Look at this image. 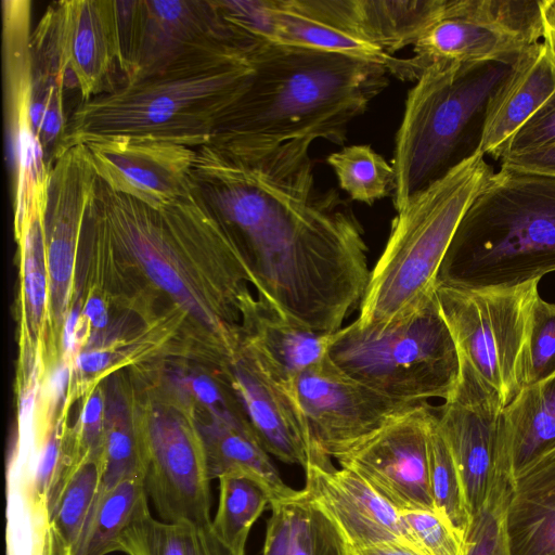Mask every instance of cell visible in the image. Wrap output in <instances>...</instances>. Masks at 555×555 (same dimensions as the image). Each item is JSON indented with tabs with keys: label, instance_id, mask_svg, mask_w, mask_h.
<instances>
[{
	"label": "cell",
	"instance_id": "obj_28",
	"mask_svg": "<svg viewBox=\"0 0 555 555\" xmlns=\"http://www.w3.org/2000/svg\"><path fill=\"white\" fill-rule=\"evenodd\" d=\"M31 1H2L4 117L9 141L29 128L31 101Z\"/></svg>",
	"mask_w": 555,
	"mask_h": 555
},
{
	"label": "cell",
	"instance_id": "obj_9",
	"mask_svg": "<svg viewBox=\"0 0 555 555\" xmlns=\"http://www.w3.org/2000/svg\"><path fill=\"white\" fill-rule=\"evenodd\" d=\"M538 284L498 289L436 284L437 300L460 360L452 398L503 411L520 392L532 309L540 296Z\"/></svg>",
	"mask_w": 555,
	"mask_h": 555
},
{
	"label": "cell",
	"instance_id": "obj_42",
	"mask_svg": "<svg viewBox=\"0 0 555 555\" xmlns=\"http://www.w3.org/2000/svg\"><path fill=\"white\" fill-rule=\"evenodd\" d=\"M105 418V390L96 385L87 395L78 421L72 428L80 462L101 460Z\"/></svg>",
	"mask_w": 555,
	"mask_h": 555
},
{
	"label": "cell",
	"instance_id": "obj_19",
	"mask_svg": "<svg viewBox=\"0 0 555 555\" xmlns=\"http://www.w3.org/2000/svg\"><path fill=\"white\" fill-rule=\"evenodd\" d=\"M144 37L138 69L131 81L199 50L233 47L249 51L222 18L212 0H144Z\"/></svg>",
	"mask_w": 555,
	"mask_h": 555
},
{
	"label": "cell",
	"instance_id": "obj_8",
	"mask_svg": "<svg viewBox=\"0 0 555 555\" xmlns=\"http://www.w3.org/2000/svg\"><path fill=\"white\" fill-rule=\"evenodd\" d=\"M435 288L390 322L361 326L353 321L340 327L331 335L328 359L349 377L392 399H449L459 383L460 360Z\"/></svg>",
	"mask_w": 555,
	"mask_h": 555
},
{
	"label": "cell",
	"instance_id": "obj_27",
	"mask_svg": "<svg viewBox=\"0 0 555 555\" xmlns=\"http://www.w3.org/2000/svg\"><path fill=\"white\" fill-rule=\"evenodd\" d=\"M502 420L514 476L555 449V376L524 387Z\"/></svg>",
	"mask_w": 555,
	"mask_h": 555
},
{
	"label": "cell",
	"instance_id": "obj_39",
	"mask_svg": "<svg viewBox=\"0 0 555 555\" xmlns=\"http://www.w3.org/2000/svg\"><path fill=\"white\" fill-rule=\"evenodd\" d=\"M405 539L424 555H465L464 535L439 512L400 513Z\"/></svg>",
	"mask_w": 555,
	"mask_h": 555
},
{
	"label": "cell",
	"instance_id": "obj_31",
	"mask_svg": "<svg viewBox=\"0 0 555 555\" xmlns=\"http://www.w3.org/2000/svg\"><path fill=\"white\" fill-rule=\"evenodd\" d=\"M113 552L127 555H245L233 550L210 522L155 519L149 507L116 540Z\"/></svg>",
	"mask_w": 555,
	"mask_h": 555
},
{
	"label": "cell",
	"instance_id": "obj_33",
	"mask_svg": "<svg viewBox=\"0 0 555 555\" xmlns=\"http://www.w3.org/2000/svg\"><path fill=\"white\" fill-rule=\"evenodd\" d=\"M219 502L212 526L233 550L245 553L253 524L274 501L268 482L247 470H233L219 478Z\"/></svg>",
	"mask_w": 555,
	"mask_h": 555
},
{
	"label": "cell",
	"instance_id": "obj_15",
	"mask_svg": "<svg viewBox=\"0 0 555 555\" xmlns=\"http://www.w3.org/2000/svg\"><path fill=\"white\" fill-rule=\"evenodd\" d=\"M99 180L154 209L176 203L194 186L196 149L140 135H106L83 143Z\"/></svg>",
	"mask_w": 555,
	"mask_h": 555
},
{
	"label": "cell",
	"instance_id": "obj_11",
	"mask_svg": "<svg viewBox=\"0 0 555 555\" xmlns=\"http://www.w3.org/2000/svg\"><path fill=\"white\" fill-rule=\"evenodd\" d=\"M147 498L165 521L210 522V481L193 411L176 400L141 409Z\"/></svg>",
	"mask_w": 555,
	"mask_h": 555
},
{
	"label": "cell",
	"instance_id": "obj_44",
	"mask_svg": "<svg viewBox=\"0 0 555 555\" xmlns=\"http://www.w3.org/2000/svg\"><path fill=\"white\" fill-rule=\"evenodd\" d=\"M555 146V92L509 138L501 157ZM499 159V160H500Z\"/></svg>",
	"mask_w": 555,
	"mask_h": 555
},
{
	"label": "cell",
	"instance_id": "obj_47",
	"mask_svg": "<svg viewBox=\"0 0 555 555\" xmlns=\"http://www.w3.org/2000/svg\"><path fill=\"white\" fill-rule=\"evenodd\" d=\"M81 314L89 326V339L93 340L105 335L109 330V308L104 291H96L94 286L82 300Z\"/></svg>",
	"mask_w": 555,
	"mask_h": 555
},
{
	"label": "cell",
	"instance_id": "obj_10",
	"mask_svg": "<svg viewBox=\"0 0 555 555\" xmlns=\"http://www.w3.org/2000/svg\"><path fill=\"white\" fill-rule=\"evenodd\" d=\"M539 0H447L442 15L413 46L396 57L389 74L416 81L436 63H515L542 39Z\"/></svg>",
	"mask_w": 555,
	"mask_h": 555
},
{
	"label": "cell",
	"instance_id": "obj_20",
	"mask_svg": "<svg viewBox=\"0 0 555 555\" xmlns=\"http://www.w3.org/2000/svg\"><path fill=\"white\" fill-rule=\"evenodd\" d=\"M269 43L339 53L388 73L396 60L363 36L356 0H270Z\"/></svg>",
	"mask_w": 555,
	"mask_h": 555
},
{
	"label": "cell",
	"instance_id": "obj_35",
	"mask_svg": "<svg viewBox=\"0 0 555 555\" xmlns=\"http://www.w3.org/2000/svg\"><path fill=\"white\" fill-rule=\"evenodd\" d=\"M428 477L435 509L463 535L472 524L463 483L433 408L427 434Z\"/></svg>",
	"mask_w": 555,
	"mask_h": 555
},
{
	"label": "cell",
	"instance_id": "obj_17",
	"mask_svg": "<svg viewBox=\"0 0 555 555\" xmlns=\"http://www.w3.org/2000/svg\"><path fill=\"white\" fill-rule=\"evenodd\" d=\"M305 490L328 515L348 548L405 540L400 512L354 472L335 468L331 457L309 451Z\"/></svg>",
	"mask_w": 555,
	"mask_h": 555
},
{
	"label": "cell",
	"instance_id": "obj_6",
	"mask_svg": "<svg viewBox=\"0 0 555 555\" xmlns=\"http://www.w3.org/2000/svg\"><path fill=\"white\" fill-rule=\"evenodd\" d=\"M515 63H436L421 74L408 92L396 134V211L481 153L489 106Z\"/></svg>",
	"mask_w": 555,
	"mask_h": 555
},
{
	"label": "cell",
	"instance_id": "obj_3",
	"mask_svg": "<svg viewBox=\"0 0 555 555\" xmlns=\"http://www.w3.org/2000/svg\"><path fill=\"white\" fill-rule=\"evenodd\" d=\"M248 59L250 79L209 141L231 153L305 138L343 144L389 82L385 66L327 51L262 43Z\"/></svg>",
	"mask_w": 555,
	"mask_h": 555
},
{
	"label": "cell",
	"instance_id": "obj_23",
	"mask_svg": "<svg viewBox=\"0 0 555 555\" xmlns=\"http://www.w3.org/2000/svg\"><path fill=\"white\" fill-rule=\"evenodd\" d=\"M30 56V120L49 162L67 126L65 91L77 88L66 59L61 1L47 9L31 31Z\"/></svg>",
	"mask_w": 555,
	"mask_h": 555
},
{
	"label": "cell",
	"instance_id": "obj_41",
	"mask_svg": "<svg viewBox=\"0 0 555 555\" xmlns=\"http://www.w3.org/2000/svg\"><path fill=\"white\" fill-rule=\"evenodd\" d=\"M113 2L117 63L122 83H126L133 79L139 65L145 29V3L144 0Z\"/></svg>",
	"mask_w": 555,
	"mask_h": 555
},
{
	"label": "cell",
	"instance_id": "obj_22",
	"mask_svg": "<svg viewBox=\"0 0 555 555\" xmlns=\"http://www.w3.org/2000/svg\"><path fill=\"white\" fill-rule=\"evenodd\" d=\"M47 189V188H46ZM46 189L40 192L15 237L20 258V345L18 373L29 372L39 358L47 367L59 358L52 341L50 284L43 228Z\"/></svg>",
	"mask_w": 555,
	"mask_h": 555
},
{
	"label": "cell",
	"instance_id": "obj_14",
	"mask_svg": "<svg viewBox=\"0 0 555 555\" xmlns=\"http://www.w3.org/2000/svg\"><path fill=\"white\" fill-rule=\"evenodd\" d=\"M433 406L421 403L334 459L362 477L398 512L435 509L427 434Z\"/></svg>",
	"mask_w": 555,
	"mask_h": 555
},
{
	"label": "cell",
	"instance_id": "obj_40",
	"mask_svg": "<svg viewBox=\"0 0 555 555\" xmlns=\"http://www.w3.org/2000/svg\"><path fill=\"white\" fill-rule=\"evenodd\" d=\"M555 376V304L537 298L525 356L524 387Z\"/></svg>",
	"mask_w": 555,
	"mask_h": 555
},
{
	"label": "cell",
	"instance_id": "obj_50",
	"mask_svg": "<svg viewBox=\"0 0 555 555\" xmlns=\"http://www.w3.org/2000/svg\"><path fill=\"white\" fill-rule=\"evenodd\" d=\"M542 15V43L555 65V0H540Z\"/></svg>",
	"mask_w": 555,
	"mask_h": 555
},
{
	"label": "cell",
	"instance_id": "obj_43",
	"mask_svg": "<svg viewBox=\"0 0 555 555\" xmlns=\"http://www.w3.org/2000/svg\"><path fill=\"white\" fill-rule=\"evenodd\" d=\"M505 503L506 499L491 504L472 518L465 537V555H507L503 522Z\"/></svg>",
	"mask_w": 555,
	"mask_h": 555
},
{
	"label": "cell",
	"instance_id": "obj_34",
	"mask_svg": "<svg viewBox=\"0 0 555 555\" xmlns=\"http://www.w3.org/2000/svg\"><path fill=\"white\" fill-rule=\"evenodd\" d=\"M144 480L127 479L101 490L75 555H106L133 518L149 507Z\"/></svg>",
	"mask_w": 555,
	"mask_h": 555
},
{
	"label": "cell",
	"instance_id": "obj_1",
	"mask_svg": "<svg viewBox=\"0 0 555 555\" xmlns=\"http://www.w3.org/2000/svg\"><path fill=\"white\" fill-rule=\"evenodd\" d=\"M313 141L240 153L202 145L192 182L228 230L257 295L332 334L360 306L371 270L351 208L335 190L315 189Z\"/></svg>",
	"mask_w": 555,
	"mask_h": 555
},
{
	"label": "cell",
	"instance_id": "obj_30",
	"mask_svg": "<svg viewBox=\"0 0 555 555\" xmlns=\"http://www.w3.org/2000/svg\"><path fill=\"white\" fill-rule=\"evenodd\" d=\"M145 462L141 408L118 382L111 383L105 390L101 490L127 479L144 480Z\"/></svg>",
	"mask_w": 555,
	"mask_h": 555
},
{
	"label": "cell",
	"instance_id": "obj_5",
	"mask_svg": "<svg viewBox=\"0 0 555 555\" xmlns=\"http://www.w3.org/2000/svg\"><path fill=\"white\" fill-rule=\"evenodd\" d=\"M555 271V177L501 167L464 212L436 284L520 286Z\"/></svg>",
	"mask_w": 555,
	"mask_h": 555
},
{
	"label": "cell",
	"instance_id": "obj_45",
	"mask_svg": "<svg viewBox=\"0 0 555 555\" xmlns=\"http://www.w3.org/2000/svg\"><path fill=\"white\" fill-rule=\"evenodd\" d=\"M7 555H74L51 521L39 527L7 532Z\"/></svg>",
	"mask_w": 555,
	"mask_h": 555
},
{
	"label": "cell",
	"instance_id": "obj_12",
	"mask_svg": "<svg viewBox=\"0 0 555 555\" xmlns=\"http://www.w3.org/2000/svg\"><path fill=\"white\" fill-rule=\"evenodd\" d=\"M288 392L306 426L308 452L330 457L421 404L392 399L365 386L340 371L328 357L299 373Z\"/></svg>",
	"mask_w": 555,
	"mask_h": 555
},
{
	"label": "cell",
	"instance_id": "obj_49",
	"mask_svg": "<svg viewBox=\"0 0 555 555\" xmlns=\"http://www.w3.org/2000/svg\"><path fill=\"white\" fill-rule=\"evenodd\" d=\"M348 555H424L405 540L383 542L362 548H348Z\"/></svg>",
	"mask_w": 555,
	"mask_h": 555
},
{
	"label": "cell",
	"instance_id": "obj_7",
	"mask_svg": "<svg viewBox=\"0 0 555 555\" xmlns=\"http://www.w3.org/2000/svg\"><path fill=\"white\" fill-rule=\"evenodd\" d=\"M492 173L485 155L478 153L397 211L385 248L371 270L354 320L359 325L390 322L435 288L455 230Z\"/></svg>",
	"mask_w": 555,
	"mask_h": 555
},
{
	"label": "cell",
	"instance_id": "obj_21",
	"mask_svg": "<svg viewBox=\"0 0 555 555\" xmlns=\"http://www.w3.org/2000/svg\"><path fill=\"white\" fill-rule=\"evenodd\" d=\"M243 341L271 378L288 390L294 378L327 357L331 335L300 324L248 292L241 305Z\"/></svg>",
	"mask_w": 555,
	"mask_h": 555
},
{
	"label": "cell",
	"instance_id": "obj_24",
	"mask_svg": "<svg viewBox=\"0 0 555 555\" xmlns=\"http://www.w3.org/2000/svg\"><path fill=\"white\" fill-rule=\"evenodd\" d=\"M65 52L81 102L114 87L118 68L113 0L61 1Z\"/></svg>",
	"mask_w": 555,
	"mask_h": 555
},
{
	"label": "cell",
	"instance_id": "obj_46",
	"mask_svg": "<svg viewBox=\"0 0 555 555\" xmlns=\"http://www.w3.org/2000/svg\"><path fill=\"white\" fill-rule=\"evenodd\" d=\"M270 508L263 555H291V521L285 499L272 502Z\"/></svg>",
	"mask_w": 555,
	"mask_h": 555
},
{
	"label": "cell",
	"instance_id": "obj_48",
	"mask_svg": "<svg viewBox=\"0 0 555 555\" xmlns=\"http://www.w3.org/2000/svg\"><path fill=\"white\" fill-rule=\"evenodd\" d=\"M501 167L555 177V146L500 159Z\"/></svg>",
	"mask_w": 555,
	"mask_h": 555
},
{
	"label": "cell",
	"instance_id": "obj_32",
	"mask_svg": "<svg viewBox=\"0 0 555 555\" xmlns=\"http://www.w3.org/2000/svg\"><path fill=\"white\" fill-rule=\"evenodd\" d=\"M447 0H356L363 36L385 53L414 46L442 15Z\"/></svg>",
	"mask_w": 555,
	"mask_h": 555
},
{
	"label": "cell",
	"instance_id": "obj_18",
	"mask_svg": "<svg viewBox=\"0 0 555 555\" xmlns=\"http://www.w3.org/2000/svg\"><path fill=\"white\" fill-rule=\"evenodd\" d=\"M223 374L262 449L282 462L304 468L308 435L288 390L267 374L244 341Z\"/></svg>",
	"mask_w": 555,
	"mask_h": 555
},
{
	"label": "cell",
	"instance_id": "obj_29",
	"mask_svg": "<svg viewBox=\"0 0 555 555\" xmlns=\"http://www.w3.org/2000/svg\"><path fill=\"white\" fill-rule=\"evenodd\" d=\"M193 418L204 446L211 480L229 472L247 470L268 482L274 494L273 502L288 499L297 492L282 480L250 428L207 416L193 414Z\"/></svg>",
	"mask_w": 555,
	"mask_h": 555
},
{
	"label": "cell",
	"instance_id": "obj_26",
	"mask_svg": "<svg viewBox=\"0 0 555 555\" xmlns=\"http://www.w3.org/2000/svg\"><path fill=\"white\" fill-rule=\"evenodd\" d=\"M555 92V65L542 41L528 49L496 92L488 109L481 147L500 159L509 138Z\"/></svg>",
	"mask_w": 555,
	"mask_h": 555
},
{
	"label": "cell",
	"instance_id": "obj_16",
	"mask_svg": "<svg viewBox=\"0 0 555 555\" xmlns=\"http://www.w3.org/2000/svg\"><path fill=\"white\" fill-rule=\"evenodd\" d=\"M440 430L463 483L472 518L503 501L512 479L502 411L454 398L435 408Z\"/></svg>",
	"mask_w": 555,
	"mask_h": 555
},
{
	"label": "cell",
	"instance_id": "obj_37",
	"mask_svg": "<svg viewBox=\"0 0 555 555\" xmlns=\"http://www.w3.org/2000/svg\"><path fill=\"white\" fill-rule=\"evenodd\" d=\"M101 483V460L81 461L72 472L51 511L52 526L72 547L74 555L95 506Z\"/></svg>",
	"mask_w": 555,
	"mask_h": 555
},
{
	"label": "cell",
	"instance_id": "obj_25",
	"mask_svg": "<svg viewBox=\"0 0 555 555\" xmlns=\"http://www.w3.org/2000/svg\"><path fill=\"white\" fill-rule=\"evenodd\" d=\"M503 522L507 555H555V449L512 476Z\"/></svg>",
	"mask_w": 555,
	"mask_h": 555
},
{
	"label": "cell",
	"instance_id": "obj_36",
	"mask_svg": "<svg viewBox=\"0 0 555 555\" xmlns=\"http://www.w3.org/2000/svg\"><path fill=\"white\" fill-rule=\"evenodd\" d=\"M351 199L372 205L393 191L391 164L367 144L349 145L326 158Z\"/></svg>",
	"mask_w": 555,
	"mask_h": 555
},
{
	"label": "cell",
	"instance_id": "obj_2",
	"mask_svg": "<svg viewBox=\"0 0 555 555\" xmlns=\"http://www.w3.org/2000/svg\"><path fill=\"white\" fill-rule=\"evenodd\" d=\"M104 214L91 235L90 258L130 269L165 296L207 364L225 369L242 344L241 305L253 279L228 230L202 195L154 209L100 180Z\"/></svg>",
	"mask_w": 555,
	"mask_h": 555
},
{
	"label": "cell",
	"instance_id": "obj_13",
	"mask_svg": "<svg viewBox=\"0 0 555 555\" xmlns=\"http://www.w3.org/2000/svg\"><path fill=\"white\" fill-rule=\"evenodd\" d=\"M48 166L43 228L52 341L60 356L62 328L77 295L76 270L83 220L96 195L99 178L83 143L55 152Z\"/></svg>",
	"mask_w": 555,
	"mask_h": 555
},
{
	"label": "cell",
	"instance_id": "obj_38",
	"mask_svg": "<svg viewBox=\"0 0 555 555\" xmlns=\"http://www.w3.org/2000/svg\"><path fill=\"white\" fill-rule=\"evenodd\" d=\"M291 521V555H348L337 526L305 489L285 499Z\"/></svg>",
	"mask_w": 555,
	"mask_h": 555
},
{
	"label": "cell",
	"instance_id": "obj_4",
	"mask_svg": "<svg viewBox=\"0 0 555 555\" xmlns=\"http://www.w3.org/2000/svg\"><path fill=\"white\" fill-rule=\"evenodd\" d=\"M251 72L248 53L233 47L190 53L156 73L79 103L55 152L118 134L153 137L197 149L209 143Z\"/></svg>",
	"mask_w": 555,
	"mask_h": 555
}]
</instances>
